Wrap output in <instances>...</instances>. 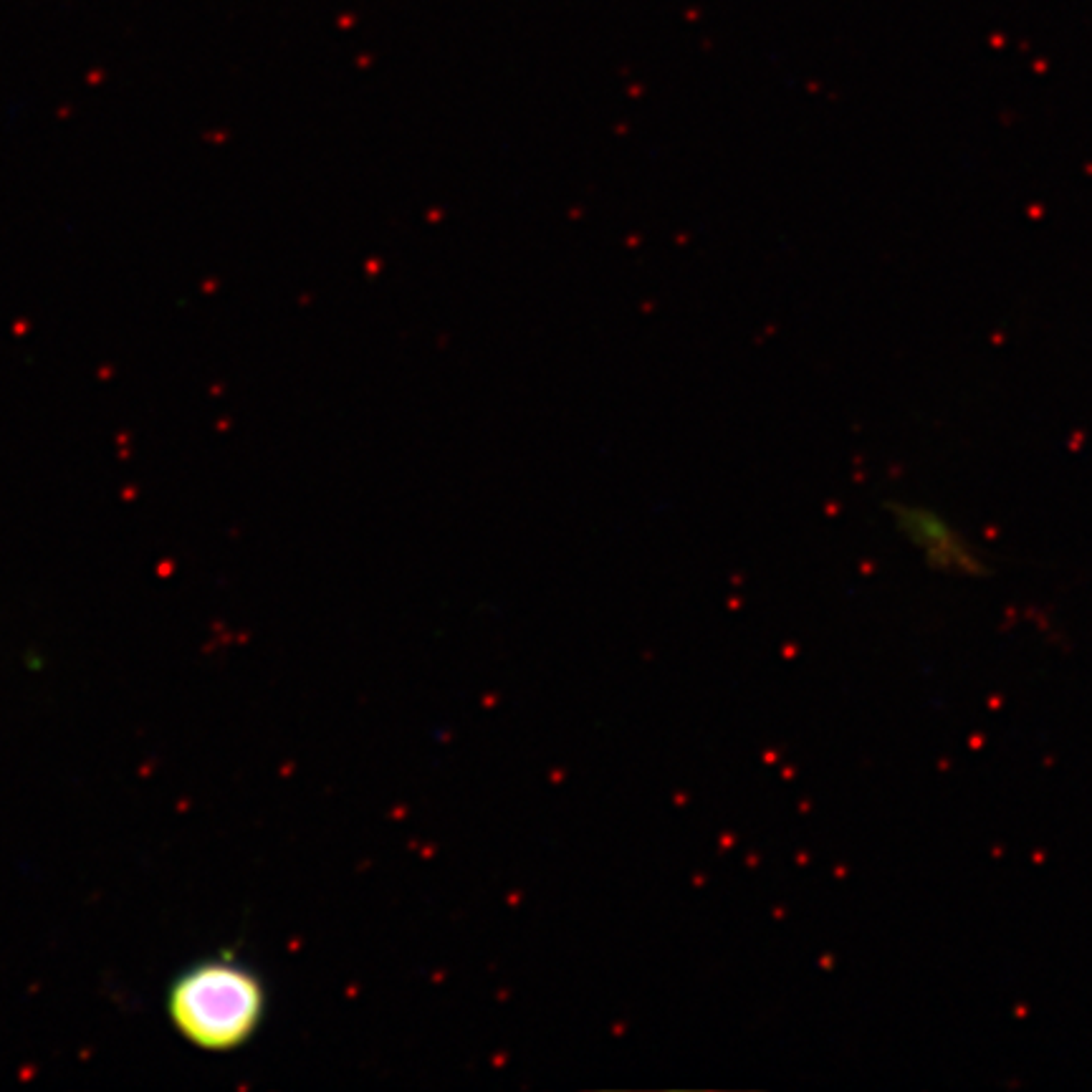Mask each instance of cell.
I'll use <instances>...</instances> for the list:
<instances>
[{"mask_svg":"<svg viewBox=\"0 0 1092 1092\" xmlns=\"http://www.w3.org/2000/svg\"><path fill=\"white\" fill-rule=\"evenodd\" d=\"M261 978L230 961H205L180 974L168 994V1014L185 1040L208 1052L243 1047L263 1022Z\"/></svg>","mask_w":1092,"mask_h":1092,"instance_id":"6da1fadb","label":"cell"},{"mask_svg":"<svg viewBox=\"0 0 1092 1092\" xmlns=\"http://www.w3.org/2000/svg\"><path fill=\"white\" fill-rule=\"evenodd\" d=\"M896 529L910 546L923 554L925 564L936 572L953 577H984L989 567L981 552L956 526L938 511L920 503H890Z\"/></svg>","mask_w":1092,"mask_h":1092,"instance_id":"7a4b0ae2","label":"cell"}]
</instances>
